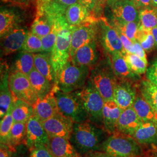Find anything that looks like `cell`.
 Here are the masks:
<instances>
[{
	"label": "cell",
	"instance_id": "cell-27",
	"mask_svg": "<svg viewBox=\"0 0 157 157\" xmlns=\"http://www.w3.org/2000/svg\"><path fill=\"white\" fill-rule=\"evenodd\" d=\"M21 22L19 15L11 10L3 9L0 12V36H5L15 29L19 28Z\"/></svg>",
	"mask_w": 157,
	"mask_h": 157
},
{
	"label": "cell",
	"instance_id": "cell-39",
	"mask_svg": "<svg viewBox=\"0 0 157 157\" xmlns=\"http://www.w3.org/2000/svg\"><path fill=\"white\" fill-rule=\"evenodd\" d=\"M22 51L33 54L43 51L41 39L30 32L23 46Z\"/></svg>",
	"mask_w": 157,
	"mask_h": 157
},
{
	"label": "cell",
	"instance_id": "cell-48",
	"mask_svg": "<svg viewBox=\"0 0 157 157\" xmlns=\"http://www.w3.org/2000/svg\"><path fill=\"white\" fill-rule=\"evenodd\" d=\"M152 34L155 41V47H157V27L151 29Z\"/></svg>",
	"mask_w": 157,
	"mask_h": 157
},
{
	"label": "cell",
	"instance_id": "cell-7",
	"mask_svg": "<svg viewBox=\"0 0 157 157\" xmlns=\"http://www.w3.org/2000/svg\"><path fill=\"white\" fill-rule=\"evenodd\" d=\"M55 96L59 112L71 119L74 123L88 121L89 118L78 97L74 92L65 93L54 86Z\"/></svg>",
	"mask_w": 157,
	"mask_h": 157
},
{
	"label": "cell",
	"instance_id": "cell-1",
	"mask_svg": "<svg viewBox=\"0 0 157 157\" xmlns=\"http://www.w3.org/2000/svg\"><path fill=\"white\" fill-rule=\"evenodd\" d=\"M109 136L102 127L88 121L74 123L69 140L78 154L84 157L91 152L100 151Z\"/></svg>",
	"mask_w": 157,
	"mask_h": 157
},
{
	"label": "cell",
	"instance_id": "cell-14",
	"mask_svg": "<svg viewBox=\"0 0 157 157\" xmlns=\"http://www.w3.org/2000/svg\"><path fill=\"white\" fill-rule=\"evenodd\" d=\"M26 143L29 150L40 146H47L50 137L44 128L42 122L33 115L26 123Z\"/></svg>",
	"mask_w": 157,
	"mask_h": 157
},
{
	"label": "cell",
	"instance_id": "cell-40",
	"mask_svg": "<svg viewBox=\"0 0 157 157\" xmlns=\"http://www.w3.org/2000/svg\"><path fill=\"white\" fill-rule=\"evenodd\" d=\"M78 3L84 6L94 17L100 19L103 17V8L107 0H78Z\"/></svg>",
	"mask_w": 157,
	"mask_h": 157
},
{
	"label": "cell",
	"instance_id": "cell-25",
	"mask_svg": "<svg viewBox=\"0 0 157 157\" xmlns=\"http://www.w3.org/2000/svg\"><path fill=\"white\" fill-rule=\"evenodd\" d=\"M28 76L38 98H44L48 95L55 86L39 72L35 67L29 74Z\"/></svg>",
	"mask_w": 157,
	"mask_h": 157
},
{
	"label": "cell",
	"instance_id": "cell-23",
	"mask_svg": "<svg viewBox=\"0 0 157 157\" xmlns=\"http://www.w3.org/2000/svg\"><path fill=\"white\" fill-rule=\"evenodd\" d=\"M47 146L54 157H83L65 138L50 137Z\"/></svg>",
	"mask_w": 157,
	"mask_h": 157
},
{
	"label": "cell",
	"instance_id": "cell-3",
	"mask_svg": "<svg viewBox=\"0 0 157 157\" xmlns=\"http://www.w3.org/2000/svg\"><path fill=\"white\" fill-rule=\"evenodd\" d=\"M89 79L104 101L113 100V90L118 78L113 72L110 56L91 69Z\"/></svg>",
	"mask_w": 157,
	"mask_h": 157
},
{
	"label": "cell",
	"instance_id": "cell-45",
	"mask_svg": "<svg viewBox=\"0 0 157 157\" xmlns=\"http://www.w3.org/2000/svg\"><path fill=\"white\" fill-rule=\"evenodd\" d=\"M56 3L59 4L60 6L64 7L65 8H67L69 6L78 3V0H54Z\"/></svg>",
	"mask_w": 157,
	"mask_h": 157
},
{
	"label": "cell",
	"instance_id": "cell-36",
	"mask_svg": "<svg viewBox=\"0 0 157 157\" xmlns=\"http://www.w3.org/2000/svg\"><path fill=\"white\" fill-rule=\"evenodd\" d=\"M111 24L118 32L126 36L133 42L136 41V34L140 26V22H123L112 19Z\"/></svg>",
	"mask_w": 157,
	"mask_h": 157
},
{
	"label": "cell",
	"instance_id": "cell-46",
	"mask_svg": "<svg viewBox=\"0 0 157 157\" xmlns=\"http://www.w3.org/2000/svg\"><path fill=\"white\" fill-rule=\"evenodd\" d=\"M150 6H152V0H139L138 8L139 9Z\"/></svg>",
	"mask_w": 157,
	"mask_h": 157
},
{
	"label": "cell",
	"instance_id": "cell-15",
	"mask_svg": "<svg viewBox=\"0 0 157 157\" xmlns=\"http://www.w3.org/2000/svg\"><path fill=\"white\" fill-rule=\"evenodd\" d=\"M110 7L113 19L123 22H140L139 8L132 0H119Z\"/></svg>",
	"mask_w": 157,
	"mask_h": 157
},
{
	"label": "cell",
	"instance_id": "cell-49",
	"mask_svg": "<svg viewBox=\"0 0 157 157\" xmlns=\"http://www.w3.org/2000/svg\"><path fill=\"white\" fill-rule=\"evenodd\" d=\"M12 157H26V156H25V155L24 154H23L22 152L19 151V152H17L16 151L13 153Z\"/></svg>",
	"mask_w": 157,
	"mask_h": 157
},
{
	"label": "cell",
	"instance_id": "cell-37",
	"mask_svg": "<svg viewBox=\"0 0 157 157\" xmlns=\"http://www.w3.org/2000/svg\"><path fill=\"white\" fill-rule=\"evenodd\" d=\"M124 56L126 62L132 72L140 76L146 72L147 60H145L136 54L126 52Z\"/></svg>",
	"mask_w": 157,
	"mask_h": 157
},
{
	"label": "cell",
	"instance_id": "cell-38",
	"mask_svg": "<svg viewBox=\"0 0 157 157\" xmlns=\"http://www.w3.org/2000/svg\"><path fill=\"white\" fill-rule=\"evenodd\" d=\"M13 119L12 117L11 109L10 108L3 118L1 119L0 126V141L1 144L7 146L9 140L10 134L13 124Z\"/></svg>",
	"mask_w": 157,
	"mask_h": 157
},
{
	"label": "cell",
	"instance_id": "cell-50",
	"mask_svg": "<svg viewBox=\"0 0 157 157\" xmlns=\"http://www.w3.org/2000/svg\"><path fill=\"white\" fill-rule=\"evenodd\" d=\"M146 157H157V151H150L147 152Z\"/></svg>",
	"mask_w": 157,
	"mask_h": 157
},
{
	"label": "cell",
	"instance_id": "cell-21",
	"mask_svg": "<svg viewBox=\"0 0 157 157\" xmlns=\"http://www.w3.org/2000/svg\"><path fill=\"white\" fill-rule=\"evenodd\" d=\"M122 111L113 100L105 101L102 109V124L109 135L117 132L118 120Z\"/></svg>",
	"mask_w": 157,
	"mask_h": 157
},
{
	"label": "cell",
	"instance_id": "cell-13",
	"mask_svg": "<svg viewBox=\"0 0 157 157\" xmlns=\"http://www.w3.org/2000/svg\"><path fill=\"white\" fill-rule=\"evenodd\" d=\"M137 94L133 82L118 78L113 90V100L122 110L133 107Z\"/></svg>",
	"mask_w": 157,
	"mask_h": 157
},
{
	"label": "cell",
	"instance_id": "cell-2",
	"mask_svg": "<svg viewBox=\"0 0 157 157\" xmlns=\"http://www.w3.org/2000/svg\"><path fill=\"white\" fill-rule=\"evenodd\" d=\"M100 151L111 157H146L147 151L130 136L115 133L109 135L102 144Z\"/></svg>",
	"mask_w": 157,
	"mask_h": 157
},
{
	"label": "cell",
	"instance_id": "cell-8",
	"mask_svg": "<svg viewBox=\"0 0 157 157\" xmlns=\"http://www.w3.org/2000/svg\"><path fill=\"white\" fill-rule=\"evenodd\" d=\"M98 40L102 49L109 56L126 53L117 30L104 17L98 21Z\"/></svg>",
	"mask_w": 157,
	"mask_h": 157
},
{
	"label": "cell",
	"instance_id": "cell-16",
	"mask_svg": "<svg viewBox=\"0 0 157 157\" xmlns=\"http://www.w3.org/2000/svg\"><path fill=\"white\" fill-rule=\"evenodd\" d=\"M133 137L145 150H148L147 152L157 151V122H142Z\"/></svg>",
	"mask_w": 157,
	"mask_h": 157
},
{
	"label": "cell",
	"instance_id": "cell-20",
	"mask_svg": "<svg viewBox=\"0 0 157 157\" xmlns=\"http://www.w3.org/2000/svg\"><path fill=\"white\" fill-rule=\"evenodd\" d=\"M142 122L133 107L125 109L122 111L119 118L117 133L133 137Z\"/></svg>",
	"mask_w": 157,
	"mask_h": 157
},
{
	"label": "cell",
	"instance_id": "cell-9",
	"mask_svg": "<svg viewBox=\"0 0 157 157\" xmlns=\"http://www.w3.org/2000/svg\"><path fill=\"white\" fill-rule=\"evenodd\" d=\"M8 83L13 96L18 100L33 105L38 99L28 75L19 72L9 75Z\"/></svg>",
	"mask_w": 157,
	"mask_h": 157
},
{
	"label": "cell",
	"instance_id": "cell-47",
	"mask_svg": "<svg viewBox=\"0 0 157 157\" xmlns=\"http://www.w3.org/2000/svg\"><path fill=\"white\" fill-rule=\"evenodd\" d=\"M84 157H111L105 153L101 151H95L91 152Z\"/></svg>",
	"mask_w": 157,
	"mask_h": 157
},
{
	"label": "cell",
	"instance_id": "cell-42",
	"mask_svg": "<svg viewBox=\"0 0 157 157\" xmlns=\"http://www.w3.org/2000/svg\"><path fill=\"white\" fill-rule=\"evenodd\" d=\"M146 77L147 80L154 84L157 85V59L147 68L146 71Z\"/></svg>",
	"mask_w": 157,
	"mask_h": 157
},
{
	"label": "cell",
	"instance_id": "cell-35",
	"mask_svg": "<svg viewBox=\"0 0 157 157\" xmlns=\"http://www.w3.org/2000/svg\"><path fill=\"white\" fill-rule=\"evenodd\" d=\"M136 41L140 43L146 52H150L155 47V41L152 34L151 30L140 25L136 34Z\"/></svg>",
	"mask_w": 157,
	"mask_h": 157
},
{
	"label": "cell",
	"instance_id": "cell-12",
	"mask_svg": "<svg viewBox=\"0 0 157 157\" xmlns=\"http://www.w3.org/2000/svg\"><path fill=\"white\" fill-rule=\"evenodd\" d=\"M50 137H63L70 139L73 131V121L58 112L56 115L42 122Z\"/></svg>",
	"mask_w": 157,
	"mask_h": 157
},
{
	"label": "cell",
	"instance_id": "cell-32",
	"mask_svg": "<svg viewBox=\"0 0 157 157\" xmlns=\"http://www.w3.org/2000/svg\"><path fill=\"white\" fill-rule=\"evenodd\" d=\"M141 96L148 104L157 112V85L148 80H141L139 85Z\"/></svg>",
	"mask_w": 157,
	"mask_h": 157
},
{
	"label": "cell",
	"instance_id": "cell-22",
	"mask_svg": "<svg viewBox=\"0 0 157 157\" xmlns=\"http://www.w3.org/2000/svg\"><path fill=\"white\" fill-rule=\"evenodd\" d=\"M124 55L121 53H116L109 56L112 69L116 77L118 79L128 80L133 83L139 82L140 76L130 70L124 59Z\"/></svg>",
	"mask_w": 157,
	"mask_h": 157
},
{
	"label": "cell",
	"instance_id": "cell-31",
	"mask_svg": "<svg viewBox=\"0 0 157 157\" xmlns=\"http://www.w3.org/2000/svg\"><path fill=\"white\" fill-rule=\"evenodd\" d=\"M53 21L43 12L37 10L36 17L31 26V32L42 39L50 33Z\"/></svg>",
	"mask_w": 157,
	"mask_h": 157
},
{
	"label": "cell",
	"instance_id": "cell-53",
	"mask_svg": "<svg viewBox=\"0 0 157 157\" xmlns=\"http://www.w3.org/2000/svg\"><path fill=\"white\" fill-rule=\"evenodd\" d=\"M132 1H133L135 2V4L137 5V6H138V4H139V0H132Z\"/></svg>",
	"mask_w": 157,
	"mask_h": 157
},
{
	"label": "cell",
	"instance_id": "cell-5",
	"mask_svg": "<svg viewBox=\"0 0 157 157\" xmlns=\"http://www.w3.org/2000/svg\"><path fill=\"white\" fill-rule=\"evenodd\" d=\"M73 92L78 97L88 115L89 121L103 128L102 109L105 101L90 79L89 78L82 89Z\"/></svg>",
	"mask_w": 157,
	"mask_h": 157
},
{
	"label": "cell",
	"instance_id": "cell-6",
	"mask_svg": "<svg viewBox=\"0 0 157 157\" xmlns=\"http://www.w3.org/2000/svg\"><path fill=\"white\" fill-rule=\"evenodd\" d=\"M72 27L64 21L58 33L56 42L51 52V60L56 76L71 59L70 47Z\"/></svg>",
	"mask_w": 157,
	"mask_h": 157
},
{
	"label": "cell",
	"instance_id": "cell-51",
	"mask_svg": "<svg viewBox=\"0 0 157 157\" xmlns=\"http://www.w3.org/2000/svg\"><path fill=\"white\" fill-rule=\"evenodd\" d=\"M119 0H107V4L108 6H111L113 3L118 1Z\"/></svg>",
	"mask_w": 157,
	"mask_h": 157
},
{
	"label": "cell",
	"instance_id": "cell-24",
	"mask_svg": "<svg viewBox=\"0 0 157 157\" xmlns=\"http://www.w3.org/2000/svg\"><path fill=\"white\" fill-rule=\"evenodd\" d=\"M34 67L36 70L48 79L53 85L56 84V75L51 60V52L34 54Z\"/></svg>",
	"mask_w": 157,
	"mask_h": 157
},
{
	"label": "cell",
	"instance_id": "cell-26",
	"mask_svg": "<svg viewBox=\"0 0 157 157\" xmlns=\"http://www.w3.org/2000/svg\"><path fill=\"white\" fill-rule=\"evenodd\" d=\"M11 109L14 122L27 123L33 115V106L25 101L15 98L13 96Z\"/></svg>",
	"mask_w": 157,
	"mask_h": 157
},
{
	"label": "cell",
	"instance_id": "cell-28",
	"mask_svg": "<svg viewBox=\"0 0 157 157\" xmlns=\"http://www.w3.org/2000/svg\"><path fill=\"white\" fill-rule=\"evenodd\" d=\"M26 123L14 122L12 126L7 146L13 152L17 151V147L26 143Z\"/></svg>",
	"mask_w": 157,
	"mask_h": 157
},
{
	"label": "cell",
	"instance_id": "cell-44",
	"mask_svg": "<svg viewBox=\"0 0 157 157\" xmlns=\"http://www.w3.org/2000/svg\"><path fill=\"white\" fill-rule=\"evenodd\" d=\"M13 153L8 146L1 144L0 157H12Z\"/></svg>",
	"mask_w": 157,
	"mask_h": 157
},
{
	"label": "cell",
	"instance_id": "cell-19",
	"mask_svg": "<svg viewBox=\"0 0 157 157\" xmlns=\"http://www.w3.org/2000/svg\"><path fill=\"white\" fill-rule=\"evenodd\" d=\"M65 17L69 26L72 27L95 23L99 20L79 3L67 7Z\"/></svg>",
	"mask_w": 157,
	"mask_h": 157
},
{
	"label": "cell",
	"instance_id": "cell-29",
	"mask_svg": "<svg viewBox=\"0 0 157 157\" xmlns=\"http://www.w3.org/2000/svg\"><path fill=\"white\" fill-rule=\"evenodd\" d=\"M133 107L143 122L157 123V112L144 99L140 94H137Z\"/></svg>",
	"mask_w": 157,
	"mask_h": 157
},
{
	"label": "cell",
	"instance_id": "cell-43",
	"mask_svg": "<svg viewBox=\"0 0 157 157\" xmlns=\"http://www.w3.org/2000/svg\"><path fill=\"white\" fill-rule=\"evenodd\" d=\"M2 1L5 3L11 4L12 5H14V6H28L31 0H2Z\"/></svg>",
	"mask_w": 157,
	"mask_h": 157
},
{
	"label": "cell",
	"instance_id": "cell-34",
	"mask_svg": "<svg viewBox=\"0 0 157 157\" xmlns=\"http://www.w3.org/2000/svg\"><path fill=\"white\" fill-rule=\"evenodd\" d=\"M140 25L151 30L157 27V8L150 6L139 9Z\"/></svg>",
	"mask_w": 157,
	"mask_h": 157
},
{
	"label": "cell",
	"instance_id": "cell-17",
	"mask_svg": "<svg viewBox=\"0 0 157 157\" xmlns=\"http://www.w3.org/2000/svg\"><path fill=\"white\" fill-rule=\"evenodd\" d=\"M33 106V115L43 122L59 112L53 89L44 98H38Z\"/></svg>",
	"mask_w": 157,
	"mask_h": 157
},
{
	"label": "cell",
	"instance_id": "cell-11",
	"mask_svg": "<svg viewBox=\"0 0 157 157\" xmlns=\"http://www.w3.org/2000/svg\"><path fill=\"white\" fill-rule=\"evenodd\" d=\"M98 22L93 24L72 27L70 47L71 58L78 48L98 39Z\"/></svg>",
	"mask_w": 157,
	"mask_h": 157
},
{
	"label": "cell",
	"instance_id": "cell-41",
	"mask_svg": "<svg viewBox=\"0 0 157 157\" xmlns=\"http://www.w3.org/2000/svg\"><path fill=\"white\" fill-rule=\"evenodd\" d=\"M30 157H54L47 146H40L29 150Z\"/></svg>",
	"mask_w": 157,
	"mask_h": 157
},
{
	"label": "cell",
	"instance_id": "cell-10",
	"mask_svg": "<svg viewBox=\"0 0 157 157\" xmlns=\"http://www.w3.org/2000/svg\"><path fill=\"white\" fill-rule=\"evenodd\" d=\"M101 48L98 40H95L78 48L71 60L76 65L87 67L91 69L104 59Z\"/></svg>",
	"mask_w": 157,
	"mask_h": 157
},
{
	"label": "cell",
	"instance_id": "cell-30",
	"mask_svg": "<svg viewBox=\"0 0 157 157\" xmlns=\"http://www.w3.org/2000/svg\"><path fill=\"white\" fill-rule=\"evenodd\" d=\"M9 75L4 73L1 80V91H0V117L1 119L6 115L11 108L13 102V95L10 90L8 78Z\"/></svg>",
	"mask_w": 157,
	"mask_h": 157
},
{
	"label": "cell",
	"instance_id": "cell-52",
	"mask_svg": "<svg viewBox=\"0 0 157 157\" xmlns=\"http://www.w3.org/2000/svg\"><path fill=\"white\" fill-rule=\"evenodd\" d=\"M152 6L157 8V0H152Z\"/></svg>",
	"mask_w": 157,
	"mask_h": 157
},
{
	"label": "cell",
	"instance_id": "cell-33",
	"mask_svg": "<svg viewBox=\"0 0 157 157\" xmlns=\"http://www.w3.org/2000/svg\"><path fill=\"white\" fill-rule=\"evenodd\" d=\"M34 54L22 51L14 62L13 72H19L28 75L35 67Z\"/></svg>",
	"mask_w": 157,
	"mask_h": 157
},
{
	"label": "cell",
	"instance_id": "cell-4",
	"mask_svg": "<svg viewBox=\"0 0 157 157\" xmlns=\"http://www.w3.org/2000/svg\"><path fill=\"white\" fill-rule=\"evenodd\" d=\"M91 69L76 65L70 59L56 76V87L65 93L82 89L89 78Z\"/></svg>",
	"mask_w": 157,
	"mask_h": 157
},
{
	"label": "cell",
	"instance_id": "cell-18",
	"mask_svg": "<svg viewBox=\"0 0 157 157\" xmlns=\"http://www.w3.org/2000/svg\"><path fill=\"white\" fill-rule=\"evenodd\" d=\"M29 32L26 29L19 28L2 37V54L7 56L22 50Z\"/></svg>",
	"mask_w": 157,
	"mask_h": 157
}]
</instances>
